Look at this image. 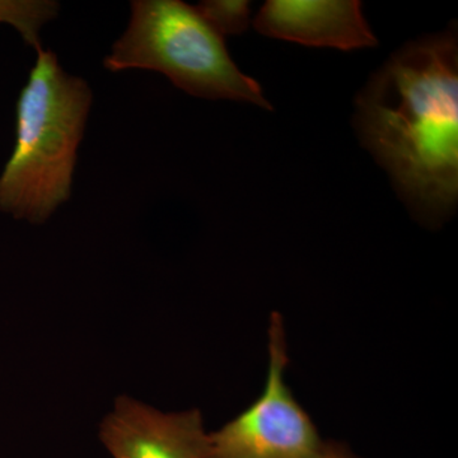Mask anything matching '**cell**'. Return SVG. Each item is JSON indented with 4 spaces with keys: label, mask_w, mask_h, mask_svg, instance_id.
I'll use <instances>...</instances> for the list:
<instances>
[{
    "label": "cell",
    "mask_w": 458,
    "mask_h": 458,
    "mask_svg": "<svg viewBox=\"0 0 458 458\" xmlns=\"http://www.w3.org/2000/svg\"><path fill=\"white\" fill-rule=\"evenodd\" d=\"M355 126L415 213L429 221L450 214L458 198L456 33L394 53L358 96Z\"/></svg>",
    "instance_id": "1"
},
{
    "label": "cell",
    "mask_w": 458,
    "mask_h": 458,
    "mask_svg": "<svg viewBox=\"0 0 458 458\" xmlns=\"http://www.w3.org/2000/svg\"><path fill=\"white\" fill-rule=\"evenodd\" d=\"M93 95L55 53L38 50L16 106V144L0 174V212L47 222L71 198Z\"/></svg>",
    "instance_id": "2"
},
{
    "label": "cell",
    "mask_w": 458,
    "mask_h": 458,
    "mask_svg": "<svg viewBox=\"0 0 458 458\" xmlns=\"http://www.w3.org/2000/svg\"><path fill=\"white\" fill-rule=\"evenodd\" d=\"M104 65L111 72H158L195 98L251 102L271 110L260 84L234 64L223 36L180 0L131 2L129 25Z\"/></svg>",
    "instance_id": "3"
},
{
    "label": "cell",
    "mask_w": 458,
    "mask_h": 458,
    "mask_svg": "<svg viewBox=\"0 0 458 458\" xmlns=\"http://www.w3.org/2000/svg\"><path fill=\"white\" fill-rule=\"evenodd\" d=\"M286 363L284 324L273 313L264 393L240 417L208 434L205 458H313L318 454L324 441L285 384Z\"/></svg>",
    "instance_id": "4"
},
{
    "label": "cell",
    "mask_w": 458,
    "mask_h": 458,
    "mask_svg": "<svg viewBox=\"0 0 458 458\" xmlns=\"http://www.w3.org/2000/svg\"><path fill=\"white\" fill-rule=\"evenodd\" d=\"M99 438L114 458H205L208 433L199 410L162 412L120 396Z\"/></svg>",
    "instance_id": "5"
},
{
    "label": "cell",
    "mask_w": 458,
    "mask_h": 458,
    "mask_svg": "<svg viewBox=\"0 0 458 458\" xmlns=\"http://www.w3.org/2000/svg\"><path fill=\"white\" fill-rule=\"evenodd\" d=\"M255 29L269 38L307 47L355 50L378 44L358 0H270L255 18Z\"/></svg>",
    "instance_id": "6"
},
{
    "label": "cell",
    "mask_w": 458,
    "mask_h": 458,
    "mask_svg": "<svg viewBox=\"0 0 458 458\" xmlns=\"http://www.w3.org/2000/svg\"><path fill=\"white\" fill-rule=\"evenodd\" d=\"M54 0H0V23L13 27L29 47L41 49L42 27L59 14Z\"/></svg>",
    "instance_id": "7"
},
{
    "label": "cell",
    "mask_w": 458,
    "mask_h": 458,
    "mask_svg": "<svg viewBox=\"0 0 458 458\" xmlns=\"http://www.w3.org/2000/svg\"><path fill=\"white\" fill-rule=\"evenodd\" d=\"M195 8L223 38L241 35L249 29L250 3L245 0H207Z\"/></svg>",
    "instance_id": "8"
},
{
    "label": "cell",
    "mask_w": 458,
    "mask_h": 458,
    "mask_svg": "<svg viewBox=\"0 0 458 458\" xmlns=\"http://www.w3.org/2000/svg\"><path fill=\"white\" fill-rule=\"evenodd\" d=\"M313 458H360L352 454L345 445L335 442H324Z\"/></svg>",
    "instance_id": "9"
}]
</instances>
